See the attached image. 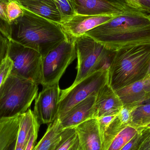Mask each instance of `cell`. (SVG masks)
Here are the masks:
<instances>
[{"mask_svg":"<svg viewBox=\"0 0 150 150\" xmlns=\"http://www.w3.org/2000/svg\"><path fill=\"white\" fill-rule=\"evenodd\" d=\"M150 62V44L116 51L108 70V84L115 91L144 79Z\"/></svg>","mask_w":150,"mask_h":150,"instance_id":"3957f363","label":"cell"},{"mask_svg":"<svg viewBox=\"0 0 150 150\" xmlns=\"http://www.w3.org/2000/svg\"><path fill=\"white\" fill-rule=\"evenodd\" d=\"M62 14L63 18L77 15L74 0H53Z\"/></svg>","mask_w":150,"mask_h":150,"instance_id":"484cf974","label":"cell"},{"mask_svg":"<svg viewBox=\"0 0 150 150\" xmlns=\"http://www.w3.org/2000/svg\"><path fill=\"white\" fill-rule=\"evenodd\" d=\"M24 9L11 24V39L38 52L42 58L68 38L60 25Z\"/></svg>","mask_w":150,"mask_h":150,"instance_id":"7a4b0ae2","label":"cell"},{"mask_svg":"<svg viewBox=\"0 0 150 150\" xmlns=\"http://www.w3.org/2000/svg\"><path fill=\"white\" fill-rule=\"evenodd\" d=\"M24 13V9L18 1L10 0L7 7V14L9 21L12 24Z\"/></svg>","mask_w":150,"mask_h":150,"instance_id":"4316f807","label":"cell"},{"mask_svg":"<svg viewBox=\"0 0 150 150\" xmlns=\"http://www.w3.org/2000/svg\"><path fill=\"white\" fill-rule=\"evenodd\" d=\"M77 14L117 16L124 11L122 8L105 0H74Z\"/></svg>","mask_w":150,"mask_h":150,"instance_id":"9a60e30c","label":"cell"},{"mask_svg":"<svg viewBox=\"0 0 150 150\" xmlns=\"http://www.w3.org/2000/svg\"><path fill=\"white\" fill-rule=\"evenodd\" d=\"M20 115L0 118V150H8L16 142Z\"/></svg>","mask_w":150,"mask_h":150,"instance_id":"e0dca14e","label":"cell"},{"mask_svg":"<svg viewBox=\"0 0 150 150\" xmlns=\"http://www.w3.org/2000/svg\"><path fill=\"white\" fill-rule=\"evenodd\" d=\"M137 5L140 11L150 15V0H137Z\"/></svg>","mask_w":150,"mask_h":150,"instance_id":"836d02e7","label":"cell"},{"mask_svg":"<svg viewBox=\"0 0 150 150\" xmlns=\"http://www.w3.org/2000/svg\"><path fill=\"white\" fill-rule=\"evenodd\" d=\"M61 89L59 84L43 88L35 99L33 112L39 124L53 122L57 118Z\"/></svg>","mask_w":150,"mask_h":150,"instance_id":"9c48e42d","label":"cell"},{"mask_svg":"<svg viewBox=\"0 0 150 150\" xmlns=\"http://www.w3.org/2000/svg\"><path fill=\"white\" fill-rule=\"evenodd\" d=\"M143 104H150V96L144 101V102Z\"/></svg>","mask_w":150,"mask_h":150,"instance_id":"60d3db41","label":"cell"},{"mask_svg":"<svg viewBox=\"0 0 150 150\" xmlns=\"http://www.w3.org/2000/svg\"><path fill=\"white\" fill-rule=\"evenodd\" d=\"M122 107L120 99L108 83L100 90L96 96L97 118L118 115Z\"/></svg>","mask_w":150,"mask_h":150,"instance_id":"5bb4252c","label":"cell"},{"mask_svg":"<svg viewBox=\"0 0 150 150\" xmlns=\"http://www.w3.org/2000/svg\"><path fill=\"white\" fill-rule=\"evenodd\" d=\"M130 1H131V2H132V3H133V4H134V6L135 7H136V8H137V9H138V10H139L138 9V8H137V0H130ZM141 12H142V11H141Z\"/></svg>","mask_w":150,"mask_h":150,"instance_id":"74e56055","label":"cell"},{"mask_svg":"<svg viewBox=\"0 0 150 150\" xmlns=\"http://www.w3.org/2000/svg\"><path fill=\"white\" fill-rule=\"evenodd\" d=\"M25 148L24 147H22V146H20V147H16L15 146V149L14 150H25Z\"/></svg>","mask_w":150,"mask_h":150,"instance_id":"d590c367","label":"cell"},{"mask_svg":"<svg viewBox=\"0 0 150 150\" xmlns=\"http://www.w3.org/2000/svg\"><path fill=\"white\" fill-rule=\"evenodd\" d=\"M40 127V124L38 122H37L35 124L31 134L30 139L26 144L25 150H32L34 148V144H35L36 140L38 138Z\"/></svg>","mask_w":150,"mask_h":150,"instance_id":"d6a6232c","label":"cell"},{"mask_svg":"<svg viewBox=\"0 0 150 150\" xmlns=\"http://www.w3.org/2000/svg\"><path fill=\"white\" fill-rule=\"evenodd\" d=\"M7 55L13 63L11 74L41 84L42 57L38 52L11 40Z\"/></svg>","mask_w":150,"mask_h":150,"instance_id":"ba28073f","label":"cell"},{"mask_svg":"<svg viewBox=\"0 0 150 150\" xmlns=\"http://www.w3.org/2000/svg\"><path fill=\"white\" fill-rule=\"evenodd\" d=\"M78 150H104L103 134L97 118L90 119L75 127Z\"/></svg>","mask_w":150,"mask_h":150,"instance_id":"8fae6325","label":"cell"},{"mask_svg":"<svg viewBox=\"0 0 150 150\" xmlns=\"http://www.w3.org/2000/svg\"><path fill=\"white\" fill-rule=\"evenodd\" d=\"M112 15H83L75 16L63 18L59 24L69 38L75 39L112 19Z\"/></svg>","mask_w":150,"mask_h":150,"instance_id":"30bf717a","label":"cell"},{"mask_svg":"<svg viewBox=\"0 0 150 150\" xmlns=\"http://www.w3.org/2000/svg\"><path fill=\"white\" fill-rule=\"evenodd\" d=\"M114 5L122 8L126 11L138 10L136 7L134 6L130 0H105Z\"/></svg>","mask_w":150,"mask_h":150,"instance_id":"f546056e","label":"cell"},{"mask_svg":"<svg viewBox=\"0 0 150 150\" xmlns=\"http://www.w3.org/2000/svg\"><path fill=\"white\" fill-rule=\"evenodd\" d=\"M76 57L75 39L68 37L42 58L41 84L43 88L59 84L67 68Z\"/></svg>","mask_w":150,"mask_h":150,"instance_id":"8992f818","label":"cell"},{"mask_svg":"<svg viewBox=\"0 0 150 150\" xmlns=\"http://www.w3.org/2000/svg\"><path fill=\"white\" fill-rule=\"evenodd\" d=\"M126 126L120 122L117 116L116 117L103 134L104 150H107L115 137Z\"/></svg>","mask_w":150,"mask_h":150,"instance_id":"603a6c76","label":"cell"},{"mask_svg":"<svg viewBox=\"0 0 150 150\" xmlns=\"http://www.w3.org/2000/svg\"><path fill=\"white\" fill-rule=\"evenodd\" d=\"M64 129L57 118L50 123L44 136L32 150H54L60 141Z\"/></svg>","mask_w":150,"mask_h":150,"instance_id":"ac0fdd59","label":"cell"},{"mask_svg":"<svg viewBox=\"0 0 150 150\" xmlns=\"http://www.w3.org/2000/svg\"><path fill=\"white\" fill-rule=\"evenodd\" d=\"M139 150H150V133L142 144Z\"/></svg>","mask_w":150,"mask_h":150,"instance_id":"e575fe53","label":"cell"},{"mask_svg":"<svg viewBox=\"0 0 150 150\" xmlns=\"http://www.w3.org/2000/svg\"><path fill=\"white\" fill-rule=\"evenodd\" d=\"M78 143L77 142L76 143V144H75L74 146L73 147L72 149H71L70 150H78Z\"/></svg>","mask_w":150,"mask_h":150,"instance_id":"f35d334b","label":"cell"},{"mask_svg":"<svg viewBox=\"0 0 150 150\" xmlns=\"http://www.w3.org/2000/svg\"><path fill=\"white\" fill-rule=\"evenodd\" d=\"M108 70L97 71L74 86L61 90L57 119L62 117L76 105L91 95H97L100 90L108 83Z\"/></svg>","mask_w":150,"mask_h":150,"instance_id":"52a82bcc","label":"cell"},{"mask_svg":"<svg viewBox=\"0 0 150 150\" xmlns=\"http://www.w3.org/2000/svg\"><path fill=\"white\" fill-rule=\"evenodd\" d=\"M38 122L33 111L30 108L20 115L16 147L22 146L25 148L33 127Z\"/></svg>","mask_w":150,"mask_h":150,"instance_id":"d6986e66","label":"cell"},{"mask_svg":"<svg viewBox=\"0 0 150 150\" xmlns=\"http://www.w3.org/2000/svg\"><path fill=\"white\" fill-rule=\"evenodd\" d=\"M10 0H0V31L9 40L11 39L12 25L7 14V7Z\"/></svg>","mask_w":150,"mask_h":150,"instance_id":"cb8c5ba5","label":"cell"},{"mask_svg":"<svg viewBox=\"0 0 150 150\" xmlns=\"http://www.w3.org/2000/svg\"><path fill=\"white\" fill-rule=\"evenodd\" d=\"M78 142V137L75 128L64 129L60 141L54 150H70Z\"/></svg>","mask_w":150,"mask_h":150,"instance_id":"7402d4cb","label":"cell"},{"mask_svg":"<svg viewBox=\"0 0 150 150\" xmlns=\"http://www.w3.org/2000/svg\"><path fill=\"white\" fill-rule=\"evenodd\" d=\"M96 96L91 95L86 98L59 119L63 129L76 127L87 120L97 118L95 107Z\"/></svg>","mask_w":150,"mask_h":150,"instance_id":"7c38bea8","label":"cell"},{"mask_svg":"<svg viewBox=\"0 0 150 150\" xmlns=\"http://www.w3.org/2000/svg\"><path fill=\"white\" fill-rule=\"evenodd\" d=\"M108 49L116 51L150 44V15L139 11H124L85 33Z\"/></svg>","mask_w":150,"mask_h":150,"instance_id":"6da1fadb","label":"cell"},{"mask_svg":"<svg viewBox=\"0 0 150 150\" xmlns=\"http://www.w3.org/2000/svg\"><path fill=\"white\" fill-rule=\"evenodd\" d=\"M115 92L123 106H138L150 96V77H145L115 91Z\"/></svg>","mask_w":150,"mask_h":150,"instance_id":"4fadbf2b","label":"cell"},{"mask_svg":"<svg viewBox=\"0 0 150 150\" xmlns=\"http://www.w3.org/2000/svg\"><path fill=\"white\" fill-rule=\"evenodd\" d=\"M22 7L34 14L59 24L62 14L53 0H25L18 1Z\"/></svg>","mask_w":150,"mask_h":150,"instance_id":"2e32d148","label":"cell"},{"mask_svg":"<svg viewBox=\"0 0 150 150\" xmlns=\"http://www.w3.org/2000/svg\"><path fill=\"white\" fill-rule=\"evenodd\" d=\"M150 133V129L148 127L143 128L120 150H139L142 144Z\"/></svg>","mask_w":150,"mask_h":150,"instance_id":"d4e9b609","label":"cell"},{"mask_svg":"<svg viewBox=\"0 0 150 150\" xmlns=\"http://www.w3.org/2000/svg\"><path fill=\"white\" fill-rule=\"evenodd\" d=\"M118 115L102 116V117L97 118L100 130L102 132V134H103L107 129L111 123L117 117Z\"/></svg>","mask_w":150,"mask_h":150,"instance_id":"4dcf8cb0","label":"cell"},{"mask_svg":"<svg viewBox=\"0 0 150 150\" xmlns=\"http://www.w3.org/2000/svg\"><path fill=\"white\" fill-rule=\"evenodd\" d=\"M148 127L150 129V125H149V126H147V127Z\"/></svg>","mask_w":150,"mask_h":150,"instance_id":"b9f144b4","label":"cell"},{"mask_svg":"<svg viewBox=\"0 0 150 150\" xmlns=\"http://www.w3.org/2000/svg\"><path fill=\"white\" fill-rule=\"evenodd\" d=\"M9 40L0 31V63L7 55Z\"/></svg>","mask_w":150,"mask_h":150,"instance_id":"1f68e13d","label":"cell"},{"mask_svg":"<svg viewBox=\"0 0 150 150\" xmlns=\"http://www.w3.org/2000/svg\"><path fill=\"white\" fill-rule=\"evenodd\" d=\"M15 1H20V0H15Z\"/></svg>","mask_w":150,"mask_h":150,"instance_id":"7bdbcfd3","label":"cell"},{"mask_svg":"<svg viewBox=\"0 0 150 150\" xmlns=\"http://www.w3.org/2000/svg\"><path fill=\"white\" fill-rule=\"evenodd\" d=\"M137 107L123 106L117 115V117L122 124L126 126L129 125L132 113Z\"/></svg>","mask_w":150,"mask_h":150,"instance_id":"f1b7e54d","label":"cell"},{"mask_svg":"<svg viewBox=\"0 0 150 150\" xmlns=\"http://www.w3.org/2000/svg\"><path fill=\"white\" fill-rule=\"evenodd\" d=\"M13 63L8 55L0 63V87L10 75Z\"/></svg>","mask_w":150,"mask_h":150,"instance_id":"83f0119b","label":"cell"},{"mask_svg":"<svg viewBox=\"0 0 150 150\" xmlns=\"http://www.w3.org/2000/svg\"><path fill=\"white\" fill-rule=\"evenodd\" d=\"M38 85L10 74L0 87V118L22 114L38 95Z\"/></svg>","mask_w":150,"mask_h":150,"instance_id":"277c9868","label":"cell"},{"mask_svg":"<svg viewBox=\"0 0 150 150\" xmlns=\"http://www.w3.org/2000/svg\"><path fill=\"white\" fill-rule=\"evenodd\" d=\"M16 142H15L14 143L12 144H11V146L9 147V148L8 149V150H14L15 145H16Z\"/></svg>","mask_w":150,"mask_h":150,"instance_id":"8d00e7d4","label":"cell"},{"mask_svg":"<svg viewBox=\"0 0 150 150\" xmlns=\"http://www.w3.org/2000/svg\"><path fill=\"white\" fill-rule=\"evenodd\" d=\"M150 124V104L138 105L132 113L129 125L135 127H145Z\"/></svg>","mask_w":150,"mask_h":150,"instance_id":"44dd1931","label":"cell"},{"mask_svg":"<svg viewBox=\"0 0 150 150\" xmlns=\"http://www.w3.org/2000/svg\"><path fill=\"white\" fill-rule=\"evenodd\" d=\"M143 127L137 128L128 125L115 137L107 150H120Z\"/></svg>","mask_w":150,"mask_h":150,"instance_id":"ffe728a7","label":"cell"},{"mask_svg":"<svg viewBox=\"0 0 150 150\" xmlns=\"http://www.w3.org/2000/svg\"><path fill=\"white\" fill-rule=\"evenodd\" d=\"M77 64V74L70 87L101 69H109L115 52L105 47L85 34L75 39Z\"/></svg>","mask_w":150,"mask_h":150,"instance_id":"5b68a950","label":"cell"},{"mask_svg":"<svg viewBox=\"0 0 150 150\" xmlns=\"http://www.w3.org/2000/svg\"><path fill=\"white\" fill-rule=\"evenodd\" d=\"M146 77H150V62L149 65V69H148V73Z\"/></svg>","mask_w":150,"mask_h":150,"instance_id":"ab89813d","label":"cell"}]
</instances>
